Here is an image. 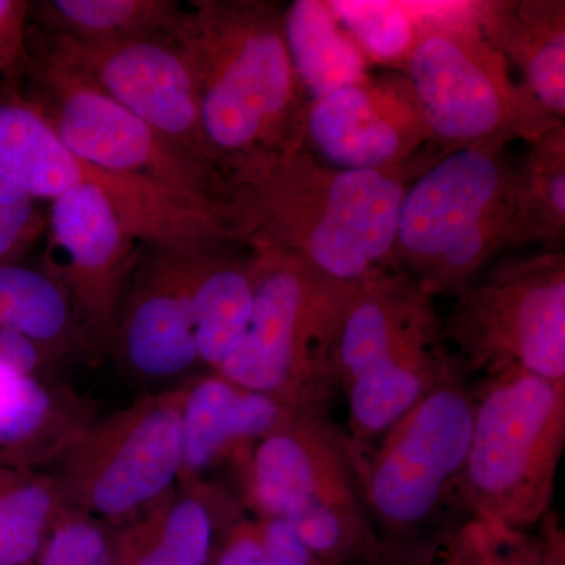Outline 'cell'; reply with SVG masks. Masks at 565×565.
I'll return each instance as SVG.
<instances>
[{
	"mask_svg": "<svg viewBox=\"0 0 565 565\" xmlns=\"http://www.w3.org/2000/svg\"><path fill=\"white\" fill-rule=\"evenodd\" d=\"M407 77L441 156L462 148L533 143L557 120L479 29L475 2H419Z\"/></svg>",
	"mask_w": 565,
	"mask_h": 565,
	"instance_id": "cell-5",
	"label": "cell"
},
{
	"mask_svg": "<svg viewBox=\"0 0 565 565\" xmlns=\"http://www.w3.org/2000/svg\"><path fill=\"white\" fill-rule=\"evenodd\" d=\"M29 17L31 2L0 0V76L9 88H18V84L28 79L31 71Z\"/></svg>",
	"mask_w": 565,
	"mask_h": 565,
	"instance_id": "cell-33",
	"label": "cell"
},
{
	"mask_svg": "<svg viewBox=\"0 0 565 565\" xmlns=\"http://www.w3.org/2000/svg\"><path fill=\"white\" fill-rule=\"evenodd\" d=\"M28 79L32 102L82 161L143 178L228 215V181L211 162L167 139L50 52L32 51Z\"/></svg>",
	"mask_w": 565,
	"mask_h": 565,
	"instance_id": "cell-11",
	"label": "cell"
},
{
	"mask_svg": "<svg viewBox=\"0 0 565 565\" xmlns=\"http://www.w3.org/2000/svg\"><path fill=\"white\" fill-rule=\"evenodd\" d=\"M520 174L535 243L559 250L565 236V122L527 143Z\"/></svg>",
	"mask_w": 565,
	"mask_h": 565,
	"instance_id": "cell-28",
	"label": "cell"
},
{
	"mask_svg": "<svg viewBox=\"0 0 565 565\" xmlns=\"http://www.w3.org/2000/svg\"><path fill=\"white\" fill-rule=\"evenodd\" d=\"M456 556L449 565H526L523 530L471 519L455 535Z\"/></svg>",
	"mask_w": 565,
	"mask_h": 565,
	"instance_id": "cell-32",
	"label": "cell"
},
{
	"mask_svg": "<svg viewBox=\"0 0 565 565\" xmlns=\"http://www.w3.org/2000/svg\"><path fill=\"white\" fill-rule=\"evenodd\" d=\"M232 468L244 508L285 520L322 561L381 552L348 434L330 407L296 408Z\"/></svg>",
	"mask_w": 565,
	"mask_h": 565,
	"instance_id": "cell-4",
	"label": "cell"
},
{
	"mask_svg": "<svg viewBox=\"0 0 565 565\" xmlns=\"http://www.w3.org/2000/svg\"><path fill=\"white\" fill-rule=\"evenodd\" d=\"M31 14L47 35L109 43L177 35L185 7L174 0H43Z\"/></svg>",
	"mask_w": 565,
	"mask_h": 565,
	"instance_id": "cell-24",
	"label": "cell"
},
{
	"mask_svg": "<svg viewBox=\"0 0 565 565\" xmlns=\"http://www.w3.org/2000/svg\"><path fill=\"white\" fill-rule=\"evenodd\" d=\"M535 243L520 162L505 148L448 152L412 181L401 204L393 269L427 296L452 297L494 256Z\"/></svg>",
	"mask_w": 565,
	"mask_h": 565,
	"instance_id": "cell-3",
	"label": "cell"
},
{
	"mask_svg": "<svg viewBox=\"0 0 565 565\" xmlns=\"http://www.w3.org/2000/svg\"><path fill=\"white\" fill-rule=\"evenodd\" d=\"M462 475L471 519L526 530L552 512L565 445V384L519 370L473 379Z\"/></svg>",
	"mask_w": 565,
	"mask_h": 565,
	"instance_id": "cell-7",
	"label": "cell"
},
{
	"mask_svg": "<svg viewBox=\"0 0 565 565\" xmlns=\"http://www.w3.org/2000/svg\"><path fill=\"white\" fill-rule=\"evenodd\" d=\"M189 241L141 244L109 352L152 393L191 381L200 364L189 299Z\"/></svg>",
	"mask_w": 565,
	"mask_h": 565,
	"instance_id": "cell-16",
	"label": "cell"
},
{
	"mask_svg": "<svg viewBox=\"0 0 565 565\" xmlns=\"http://www.w3.org/2000/svg\"><path fill=\"white\" fill-rule=\"evenodd\" d=\"M31 565H115L111 530L92 516L62 508Z\"/></svg>",
	"mask_w": 565,
	"mask_h": 565,
	"instance_id": "cell-30",
	"label": "cell"
},
{
	"mask_svg": "<svg viewBox=\"0 0 565 565\" xmlns=\"http://www.w3.org/2000/svg\"><path fill=\"white\" fill-rule=\"evenodd\" d=\"M286 46L307 103L356 84L373 73L329 0H294L285 7Z\"/></svg>",
	"mask_w": 565,
	"mask_h": 565,
	"instance_id": "cell-23",
	"label": "cell"
},
{
	"mask_svg": "<svg viewBox=\"0 0 565 565\" xmlns=\"http://www.w3.org/2000/svg\"><path fill=\"white\" fill-rule=\"evenodd\" d=\"M457 364L438 318L360 374L343 392L355 463L366 459Z\"/></svg>",
	"mask_w": 565,
	"mask_h": 565,
	"instance_id": "cell-18",
	"label": "cell"
},
{
	"mask_svg": "<svg viewBox=\"0 0 565 565\" xmlns=\"http://www.w3.org/2000/svg\"><path fill=\"white\" fill-rule=\"evenodd\" d=\"M329 6L371 65L403 71L419 39V2L329 0Z\"/></svg>",
	"mask_w": 565,
	"mask_h": 565,
	"instance_id": "cell-27",
	"label": "cell"
},
{
	"mask_svg": "<svg viewBox=\"0 0 565 565\" xmlns=\"http://www.w3.org/2000/svg\"><path fill=\"white\" fill-rule=\"evenodd\" d=\"M300 150L353 172L399 169L438 152L414 87L392 70L308 104Z\"/></svg>",
	"mask_w": 565,
	"mask_h": 565,
	"instance_id": "cell-15",
	"label": "cell"
},
{
	"mask_svg": "<svg viewBox=\"0 0 565 565\" xmlns=\"http://www.w3.org/2000/svg\"><path fill=\"white\" fill-rule=\"evenodd\" d=\"M294 411L221 374L195 375L184 384L180 482L207 478L221 465L232 467Z\"/></svg>",
	"mask_w": 565,
	"mask_h": 565,
	"instance_id": "cell-19",
	"label": "cell"
},
{
	"mask_svg": "<svg viewBox=\"0 0 565 565\" xmlns=\"http://www.w3.org/2000/svg\"><path fill=\"white\" fill-rule=\"evenodd\" d=\"M182 399L184 384L93 419L54 462L63 508L114 530L172 492L182 473Z\"/></svg>",
	"mask_w": 565,
	"mask_h": 565,
	"instance_id": "cell-10",
	"label": "cell"
},
{
	"mask_svg": "<svg viewBox=\"0 0 565 565\" xmlns=\"http://www.w3.org/2000/svg\"><path fill=\"white\" fill-rule=\"evenodd\" d=\"M440 158L429 152L382 172L333 169L303 150L253 163L226 180L234 239L296 259L337 285H359L394 270L405 192Z\"/></svg>",
	"mask_w": 565,
	"mask_h": 565,
	"instance_id": "cell-1",
	"label": "cell"
},
{
	"mask_svg": "<svg viewBox=\"0 0 565 565\" xmlns=\"http://www.w3.org/2000/svg\"><path fill=\"white\" fill-rule=\"evenodd\" d=\"M0 323L40 345L57 362L87 355L68 299L44 269L21 262L0 264Z\"/></svg>",
	"mask_w": 565,
	"mask_h": 565,
	"instance_id": "cell-25",
	"label": "cell"
},
{
	"mask_svg": "<svg viewBox=\"0 0 565 565\" xmlns=\"http://www.w3.org/2000/svg\"><path fill=\"white\" fill-rule=\"evenodd\" d=\"M285 520L244 508L218 542L212 565H323Z\"/></svg>",
	"mask_w": 565,
	"mask_h": 565,
	"instance_id": "cell-29",
	"label": "cell"
},
{
	"mask_svg": "<svg viewBox=\"0 0 565 565\" xmlns=\"http://www.w3.org/2000/svg\"><path fill=\"white\" fill-rule=\"evenodd\" d=\"M473 411V377L457 364L356 462L381 550L440 541L471 520L462 475Z\"/></svg>",
	"mask_w": 565,
	"mask_h": 565,
	"instance_id": "cell-6",
	"label": "cell"
},
{
	"mask_svg": "<svg viewBox=\"0 0 565 565\" xmlns=\"http://www.w3.org/2000/svg\"><path fill=\"white\" fill-rule=\"evenodd\" d=\"M43 50L167 139L207 161L195 74L177 35L93 43L46 33Z\"/></svg>",
	"mask_w": 565,
	"mask_h": 565,
	"instance_id": "cell-14",
	"label": "cell"
},
{
	"mask_svg": "<svg viewBox=\"0 0 565 565\" xmlns=\"http://www.w3.org/2000/svg\"><path fill=\"white\" fill-rule=\"evenodd\" d=\"M62 508L51 475L0 462V565H31Z\"/></svg>",
	"mask_w": 565,
	"mask_h": 565,
	"instance_id": "cell-26",
	"label": "cell"
},
{
	"mask_svg": "<svg viewBox=\"0 0 565 565\" xmlns=\"http://www.w3.org/2000/svg\"><path fill=\"white\" fill-rule=\"evenodd\" d=\"M46 222L47 212L35 199L0 177V264L21 262L46 232Z\"/></svg>",
	"mask_w": 565,
	"mask_h": 565,
	"instance_id": "cell-31",
	"label": "cell"
},
{
	"mask_svg": "<svg viewBox=\"0 0 565 565\" xmlns=\"http://www.w3.org/2000/svg\"><path fill=\"white\" fill-rule=\"evenodd\" d=\"M0 177L36 202H52L79 184L95 185L139 241L163 236L181 211L180 196L170 189L82 161L40 107L17 88L0 96Z\"/></svg>",
	"mask_w": 565,
	"mask_h": 565,
	"instance_id": "cell-13",
	"label": "cell"
},
{
	"mask_svg": "<svg viewBox=\"0 0 565 565\" xmlns=\"http://www.w3.org/2000/svg\"><path fill=\"white\" fill-rule=\"evenodd\" d=\"M250 322L217 374L291 408L330 407V343L353 286L337 285L302 263L253 252Z\"/></svg>",
	"mask_w": 565,
	"mask_h": 565,
	"instance_id": "cell-8",
	"label": "cell"
},
{
	"mask_svg": "<svg viewBox=\"0 0 565 565\" xmlns=\"http://www.w3.org/2000/svg\"><path fill=\"white\" fill-rule=\"evenodd\" d=\"M93 419L68 386L0 366V462L54 463Z\"/></svg>",
	"mask_w": 565,
	"mask_h": 565,
	"instance_id": "cell-22",
	"label": "cell"
},
{
	"mask_svg": "<svg viewBox=\"0 0 565 565\" xmlns=\"http://www.w3.org/2000/svg\"><path fill=\"white\" fill-rule=\"evenodd\" d=\"M43 269L61 285L88 356L109 352L140 245L98 188L79 184L47 211Z\"/></svg>",
	"mask_w": 565,
	"mask_h": 565,
	"instance_id": "cell-12",
	"label": "cell"
},
{
	"mask_svg": "<svg viewBox=\"0 0 565 565\" xmlns=\"http://www.w3.org/2000/svg\"><path fill=\"white\" fill-rule=\"evenodd\" d=\"M189 299L200 364L217 373L247 332L255 292L253 252L230 237L192 239Z\"/></svg>",
	"mask_w": 565,
	"mask_h": 565,
	"instance_id": "cell-20",
	"label": "cell"
},
{
	"mask_svg": "<svg viewBox=\"0 0 565 565\" xmlns=\"http://www.w3.org/2000/svg\"><path fill=\"white\" fill-rule=\"evenodd\" d=\"M285 7L193 0L178 29L195 74L207 161L226 180L302 148L308 103L286 46Z\"/></svg>",
	"mask_w": 565,
	"mask_h": 565,
	"instance_id": "cell-2",
	"label": "cell"
},
{
	"mask_svg": "<svg viewBox=\"0 0 565 565\" xmlns=\"http://www.w3.org/2000/svg\"><path fill=\"white\" fill-rule=\"evenodd\" d=\"M470 377L519 370L565 384V253L505 259L452 296L441 319Z\"/></svg>",
	"mask_w": 565,
	"mask_h": 565,
	"instance_id": "cell-9",
	"label": "cell"
},
{
	"mask_svg": "<svg viewBox=\"0 0 565 565\" xmlns=\"http://www.w3.org/2000/svg\"><path fill=\"white\" fill-rule=\"evenodd\" d=\"M244 505L211 479L180 482L128 525L111 530L115 565H212L226 527Z\"/></svg>",
	"mask_w": 565,
	"mask_h": 565,
	"instance_id": "cell-17",
	"label": "cell"
},
{
	"mask_svg": "<svg viewBox=\"0 0 565 565\" xmlns=\"http://www.w3.org/2000/svg\"><path fill=\"white\" fill-rule=\"evenodd\" d=\"M57 360L40 345L0 323V366L32 377L55 381Z\"/></svg>",
	"mask_w": 565,
	"mask_h": 565,
	"instance_id": "cell-34",
	"label": "cell"
},
{
	"mask_svg": "<svg viewBox=\"0 0 565 565\" xmlns=\"http://www.w3.org/2000/svg\"><path fill=\"white\" fill-rule=\"evenodd\" d=\"M476 18L486 40L522 74L546 111L565 118L564 0H486Z\"/></svg>",
	"mask_w": 565,
	"mask_h": 565,
	"instance_id": "cell-21",
	"label": "cell"
}]
</instances>
